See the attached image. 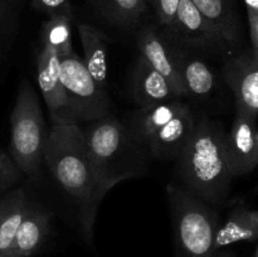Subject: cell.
I'll list each match as a JSON object with an SVG mask.
<instances>
[{"label": "cell", "mask_w": 258, "mask_h": 257, "mask_svg": "<svg viewBox=\"0 0 258 257\" xmlns=\"http://www.w3.org/2000/svg\"><path fill=\"white\" fill-rule=\"evenodd\" d=\"M253 52L256 53V54H257V57H258V49H257V50H253Z\"/></svg>", "instance_id": "cell-33"}, {"label": "cell", "mask_w": 258, "mask_h": 257, "mask_svg": "<svg viewBox=\"0 0 258 257\" xmlns=\"http://www.w3.org/2000/svg\"><path fill=\"white\" fill-rule=\"evenodd\" d=\"M18 2H19V0H9L10 4H18Z\"/></svg>", "instance_id": "cell-31"}, {"label": "cell", "mask_w": 258, "mask_h": 257, "mask_svg": "<svg viewBox=\"0 0 258 257\" xmlns=\"http://www.w3.org/2000/svg\"><path fill=\"white\" fill-rule=\"evenodd\" d=\"M247 8L253 50L258 49V0H244Z\"/></svg>", "instance_id": "cell-24"}, {"label": "cell", "mask_w": 258, "mask_h": 257, "mask_svg": "<svg viewBox=\"0 0 258 257\" xmlns=\"http://www.w3.org/2000/svg\"><path fill=\"white\" fill-rule=\"evenodd\" d=\"M47 135L37 92L29 81H22L10 115V154L19 170L37 174L44 160Z\"/></svg>", "instance_id": "cell-5"}, {"label": "cell", "mask_w": 258, "mask_h": 257, "mask_svg": "<svg viewBox=\"0 0 258 257\" xmlns=\"http://www.w3.org/2000/svg\"><path fill=\"white\" fill-rule=\"evenodd\" d=\"M256 156H257V165H258V131L256 136Z\"/></svg>", "instance_id": "cell-30"}, {"label": "cell", "mask_w": 258, "mask_h": 257, "mask_svg": "<svg viewBox=\"0 0 258 257\" xmlns=\"http://www.w3.org/2000/svg\"><path fill=\"white\" fill-rule=\"evenodd\" d=\"M258 239V211L238 207L229 214L214 237V251L243 241Z\"/></svg>", "instance_id": "cell-15"}, {"label": "cell", "mask_w": 258, "mask_h": 257, "mask_svg": "<svg viewBox=\"0 0 258 257\" xmlns=\"http://www.w3.org/2000/svg\"><path fill=\"white\" fill-rule=\"evenodd\" d=\"M133 92L141 107L181 98L173 86L141 57L134 71Z\"/></svg>", "instance_id": "cell-14"}, {"label": "cell", "mask_w": 258, "mask_h": 257, "mask_svg": "<svg viewBox=\"0 0 258 257\" xmlns=\"http://www.w3.org/2000/svg\"><path fill=\"white\" fill-rule=\"evenodd\" d=\"M72 18L66 15H53L43 25V43L54 50L59 58H64L72 49Z\"/></svg>", "instance_id": "cell-20"}, {"label": "cell", "mask_w": 258, "mask_h": 257, "mask_svg": "<svg viewBox=\"0 0 258 257\" xmlns=\"http://www.w3.org/2000/svg\"><path fill=\"white\" fill-rule=\"evenodd\" d=\"M50 214L39 206L28 204L10 251L19 257H32L47 239Z\"/></svg>", "instance_id": "cell-13"}, {"label": "cell", "mask_w": 258, "mask_h": 257, "mask_svg": "<svg viewBox=\"0 0 258 257\" xmlns=\"http://www.w3.org/2000/svg\"><path fill=\"white\" fill-rule=\"evenodd\" d=\"M254 257H258V247H257V251H256V254H254Z\"/></svg>", "instance_id": "cell-32"}, {"label": "cell", "mask_w": 258, "mask_h": 257, "mask_svg": "<svg viewBox=\"0 0 258 257\" xmlns=\"http://www.w3.org/2000/svg\"><path fill=\"white\" fill-rule=\"evenodd\" d=\"M0 257H19V256H17V254L13 253L12 251H9V252H2V253H0Z\"/></svg>", "instance_id": "cell-28"}, {"label": "cell", "mask_w": 258, "mask_h": 257, "mask_svg": "<svg viewBox=\"0 0 258 257\" xmlns=\"http://www.w3.org/2000/svg\"><path fill=\"white\" fill-rule=\"evenodd\" d=\"M256 120L237 111L236 120L226 135V151L233 176L247 174L257 166Z\"/></svg>", "instance_id": "cell-12"}, {"label": "cell", "mask_w": 258, "mask_h": 257, "mask_svg": "<svg viewBox=\"0 0 258 257\" xmlns=\"http://www.w3.org/2000/svg\"><path fill=\"white\" fill-rule=\"evenodd\" d=\"M13 183H10L9 180H7V179H4V178H2V176H0V190H2V189L8 188V186H10Z\"/></svg>", "instance_id": "cell-27"}, {"label": "cell", "mask_w": 258, "mask_h": 257, "mask_svg": "<svg viewBox=\"0 0 258 257\" xmlns=\"http://www.w3.org/2000/svg\"><path fill=\"white\" fill-rule=\"evenodd\" d=\"M44 160L58 184L77 203L82 234L92 243L98 207L112 186L103 180L93 164L80 125L52 123L45 140Z\"/></svg>", "instance_id": "cell-1"}, {"label": "cell", "mask_w": 258, "mask_h": 257, "mask_svg": "<svg viewBox=\"0 0 258 257\" xmlns=\"http://www.w3.org/2000/svg\"><path fill=\"white\" fill-rule=\"evenodd\" d=\"M27 207L28 199L22 189H15L0 199V253L12 249Z\"/></svg>", "instance_id": "cell-17"}, {"label": "cell", "mask_w": 258, "mask_h": 257, "mask_svg": "<svg viewBox=\"0 0 258 257\" xmlns=\"http://www.w3.org/2000/svg\"><path fill=\"white\" fill-rule=\"evenodd\" d=\"M214 257H233V256H232V253H229V252H223V253H219V254L216 253V256Z\"/></svg>", "instance_id": "cell-29"}, {"label": "cell", "mask_w": 258, "mask_h": 257, "mask_svg": "<svg viewBox=\"0 0 258 257\" xmlns=\"http://www.w3.org/2000/svg\"><path fill=\"white\" fill-rule=\"evenodd\" d=\"M183 186L207 203L218 204L227 197L232 174L226 151V134L206 116L196 118V127L178 156Z\"/></svg>", "instance_id": "cell-2"}, {"label": "cell", "mask_w": 258, "mask_h": 257, "mask_svg": "<svg viewBox=\"0 0 258 257\" xmlns=\"http://www.w3.org/2000/svg\"><path fill=\"white\" fill-rule=\"evenodd\" d=\"M170 30L181 42L204 49L228 52L231 45L202 15L191 0H180Z\"/></svg>", "instance_id": "cell-8"}, {"label": "cell", "mask_w": 258, "mask_h": 257, "mask_svg": "<svg viewBox=\"0 0 258 257\" xmlns=\"http://www.w3.org/2000/svg\"><path fill=\"white\" fill-rule=\"evenodd\" d=\"M145 2H148V0H145Z\"/></svg>", "instance_id": "cell-35"}, {"label": "cell", "mask_w": 258, "mask_h": 257, "mask_svg": "<svg viewBox=\"0 0 258 257\" xmlns=\"http://www.w3.org/2000/svg\"><path fill=\"white\" fill-rule=\"evenodd\" d=\"M223 76L234 93L237 111L256 120L258 116V57L253 49L227 60L223 67Z\"/></svg>", "instance_id": "cell-7"}, {"label": "cell", "mask_w": 258, "mask_h": 257, "mask_svg": "<svg viewBox=\"0 0 258 257\" xmlns=\"http://www.w3.org/2000/svg\"><path fill=\"white\" fill-rule=\"evenodd\" d=\"M80 127L93 164L111 186L146 173L149 151L117 117L107 115Z\"/></svg>", "instance_id": "cell-3"}, {"label": "cell", "mask_w": 258, "mask_h": 257, "mask_svg": "<svg viewBox=\"0 0 258 257\" xmlns=\"http://www.w3.org/2000/svg\"><path fill=\"white\" fill-rule=\"evenodd\" d=\"M7 4L4 0H0V32L5 29V22H7Z\"/></svg>", "instance_id": "cell-26"}, {"label": "cell", "mask_w": 258, "mask_h": 257, "mask_svg": "<svg viewBox=\"0 0 258 257\" xmlns=\"http://www.w3.org/2000/svg\"><path fill=\"white\" fill-rule=\"evenodd\" d=\"M181 78L186 95L206 97L214 88V75L203 60L181 59Z\"/></svg>", "instance_id": "cell-19"}, {"label": "cell", "mask_w": 258, "mask_h": 257, "mask_svg": "<svg viewBox=\"0 0 258 257\" xmlns=\"http://www.w3.org/2000/svg\"><path fill=\"white\" fill-rule=\"evenodd\" d=\"M153 3L159 23L163 27L170 29L174 19H175L176 10H178L180 0H153Z\"/></svg>", "instance_id": "cell-23"}, {"label": "cell", "mask_w": 258, "mask_h": 257, "mask_svg": "<svg viewBox=\"0 0 258 257\" xmlns=\"http://www.w3.org/2000/svg\"><path fill=\"white\" fill-rule=\"evenodd\" d=\"M194 127L196 117L190 107L185 103L180 112L176 113L170 121L159 127L144 141V146L155 159H178L181 150L190 139Z\"/></svg>", "instance_id": "cell-9"}, {"label": "cell", "mask_w": 258, "mask_h": 257, "mask_svg": "<svg viewBox=\"0 0 258 257\" xmlns=\"http://www.w3.org/2000/svg\"><path fill=\"white\" fill-rule=\"evenodd\" d=\"M106 14L117 24L131 25L146 10L145 0H101Z\"/></svg>", "instance_id": "cell-21"}, {"label": "cell", "mask_w": 258, "mask_h": 257, "mask_svg": "<svg viewBox=\"0 0 258 257\" xmlns=\"http://www.w3.org/2000/svg\"><path fill=\"white\" fill-rule=\"evenodd\" d=\"M60 81L68 105L71 123L88 122L110 115L111 100L77 54L60 58Z\"/></svg>", "instance_id": "cell-6"}, {"label": "cell", "mask_w": 258, "mask_h": 257, "mask_svg": "<svg viewBox=\"0 0 258 257\" xmlns=\"http://www.w3.org/2000/svg\"><path fill=\"white\" fill-rule=\"evenodd\" d=\"M0 174L12 183H15L19 178V169L17 168L13 159H10L2 151H0Z\"/></svg>", "instance_id": "cell-25"}, {"label": "cell", "mask_w": 258, "mask_h": 257, "mask_svg": "<svg viewBox=\"0 0 258 257\" xmlns=\"http://www.w3.org/2000/svg\"><path fill=\"white\" fill-rule=\"evenodd\" d=\"M175 234V257H214L217 213L183 185L166 188Z\"/></svg>", "instance_id": "cell-4"}, {"label": "cell", "mask_w": 258, "mask_h": 257, "mask_svg": "<svg viewBox=\"0 0 258 257\" xmlns=\"http://www.w3.org/2000/svg\"><path fill=\"white\" fill-rule=\"evenodd\" d=\"M39 90L45 101L52 123H71L68 105L60 81V58L48 47H43L37 65Z\"/></svg>", "instance_id": "cell-11"}, {"label": "cell", "mask_w": 258, "mask_h": 257, "mask_svg": "<svg viewBox=\"0 0 258 257\" xmlns=\"http://www.w3.org/2000/svg\"><path fill=\"white\" fill-rule=\"evenodd\" d=\"M138 47L140 57L160 73L180 97L185 96L181 78V58L169 48L164 38L153 27L141 30L138 37Z\"/></svg>", "instance_id": "cell-10"}, {"label": "cell", "mask_w": 258, "mask_h": 257, "mask_svg": "<svg viewBox=\"0 0 258 257\" xmlns=\"http://www.w3.org/2000/svg\"><path fill=\"white\" fill-rule=\"evenodd\" d=\"M253 257H254V256H253Z\"/></svg>", "instance_id": "cell-36"}, {"label": "cell", "mask_w": 258, "mask_h": 257, "mask_svg": "<svg viewBox=\"0 0 258 257\" xmlns=\"http://www.w3.org/2000/svg\"><path fill=\"white\" fill-rule=\"evenodd\" d=\"M32 5L35 10L48 14L49 17H53V15L73 17L70 0H32Z\"/></svg>", "instance_id": "cell-22"}, {"label": "cell", "mask_w": 258, "mask_h": 257, "mask_svg": "<svg viewBox=\"0 0 258 257\" xmlns=\"http://www.w3.org/2000/svg\"><path fill=\"white\" fill-rule=\"evenodd\" d=\"M0 176H2V178H4V176H3V175H2V174H0ZM4 179H5V178H4ZM7 180H8V179H7ZM9 181H10V180H9ZM10 183H12V181H10Z\"/></svg>", "instance_id": "cell-34"}, {"label": "cell", "mask_w": 258, "mask_h": 257, "mask_svg": "<svg viewBox=\"0 0 258 257\" xmlns=\"http://www.w3.org/2000/svg\"><path fill=\"white\" fill-rule=\"evenodd\" d=\"M78 33L83 48V63L93 80L101 87L106 88L108 66L105 34L92 25L85 23L78 24Z\"/></svg>", "instance_id": "cell-16"}, {"label": "cell", "mask_w": 258, "mask_h": 257, "mask_svg": "<svg viewBox=\"0 0 258 257\" xmlns=\"http://www.w3.org/2000/svg\"><path fill=\"white\" fill-rule=\"evenodd\" d=\"M191 3L231 47L238 40L231 0H191Z\"/></svg>", "instance_id": "cell-18"}]
</instances>
